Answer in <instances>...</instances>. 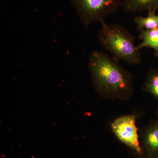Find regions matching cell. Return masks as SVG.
I'll return each instance as SVG.
<instances>
[{
	"mask_svg": "<svg viewBox=\"0 0 158 158\" xmlns=\"http://www.w3.org/2000/svg\"><path fill=\"white\" fill-rule=\"evenodd\" d=\"M141 90L152 94L158 101V69L153 68L149 70Z\"/></svg>",
	"mask_w": 158,
	"mask_h": 158,
	"instance_id": "obj_8",
	"label": "cell"
},
{
	"mask_svg": "<svg viewBox=\"0 0 158 158\" xmlns=\"http://www.w3.org/2000/svg\"><path fill=\"white\" fill-rule=\"evenodd\" d=\"M98 39L102 46L118 61L131 65L141 63L140 50L135 44V38L125 28L118 24L101 23Z\"/></svg>",
	"mask_w": 158,
	"mask_h": 158,
	"instance_id": "obj_2",
	"label": "cell"
},
{
	"mask_svg": "<svg viewBox=\"0 0 158 158\" xmlns=\"http://www.w3.org/2000/svg\"><path fill=\"white\" fill-rule=\"evenodd\" d=\"M138 38L141 42L137 46L138 49L147 48L152 49L156 57H158V28L144 29L139 31Z\"/></svg>",
	"mask_w": 158,
	"mask_h": 158,
	"instance_id": "obj_7",
	"label": "cell"
},
{
	"mask_svg": "<svg viewBox=\"0 0 158 158\" xmlns=\"http://www.w3.org/2000/svg\"><path fill=\"white\" fill-rule=\"evenodd\" d=\"M85 28L94 23H101L121 7L122 0H71Z\"/></svg>",
	"mask_w": 158,
	"mask_h": 158,
	"instance_id": "obj_3",
	"label": "cell"
},
{
	"mask_svg": "<svg viewBox=\"0 0 158 158\" xmlns=\"http://www.w3.org/2000/svg\"><path fill=\"white\" fill-rule=\"evenodd\" d=\"M121 7L131 13L156 11L158 10V0H122Z\"/></svg>",
	"mask_w": 158,
	"mask_h": 158,
	"instance_id": "obj_6",
	"label": "cell"
},
{
	"mask_svg": "<svg viewBox=\"0 0 158 158\" xmlns=\"http://www.w3.org/2000/svg\"><path fill=\"white\" fill-rule=\"evenodd\" d=\"M157 113V118L140 130L143 158H158V110Z\"/></svg>",
	"mask_w": 158,
	"mask_h": 158,
	"instance_id": "obj_5",
	"label": "cell"
},
{
	"mask_svg": "<svg viewBox=\"0 0 158 158\" xmlns=\"http://www.w3.org/2000/svg\"><path fill=\"white\" fill-rule=\"evenodd\" d=\"M118 62L107 54L94 51L88 59V68L94 88L101 96L128 100L134 93L133 77Z\"/></svg>",
	"mask_w": 158,
	"mask_h": 158,
	"instance_id": "obj_1",
	"label": "cell"
},
{
	"mask_svg": "<svg viewBox=\"0 0 158 158\" xmlns=\"http://www.w3.org/2000/svg\"><path fill=\"white\" fill-rule=\"evenodd\" d=\"M156 11L148 12L146 16H136L134 18V21L137 26L138 31L144 29L158 28V15Z\"/></svg>",
	"mask_w": 158,
	"mask_h": 158,
	"instance_id": "obj_9",
	"label": "cell"
},
{
	"mask_svg": "<svg viewBox=\"0 0 158 158\" xmlns=\"http://www.w3.org/2000/svg\"><path fill=\"white\" fill-rule=\"evenodd\" d=\"M137 118V115L134 114L119 116L112 122L111 128L119 141L131 148L137 155L143 158L138 129L136 124Z\"/></svg>",
	"mask_w": 158,
	"mask_h": 158,
	"instance_id": "obj_4",
	"label": "cell"
}]
</instances>
